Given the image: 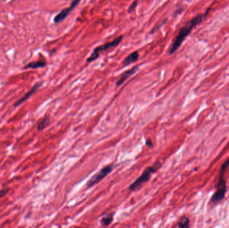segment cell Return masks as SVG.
Instances as JSON below:
<instances>
[{"label": "cell", "mask_w": 229, "mask_h": 228, "mask_svg": "<svg viewBox=\"0 0 229 228\" xmlns=\"http://www.w3.org/2000/svg\"><path fill=\"white\" fill-rule=\"evenodd\" d=\"M211 8L212 6H210L204 14H199L198 15L195 16L190 21H188L184 27H182L179 30L178 35L176 36L174 41H173L171 47H170L169 51L170 55L174 54L179 49V48L181 46L183 41L185 40V39L187 38V36H188L190 34V33L193 30V29L195 28L197 26H198L199 24H200L206 19V18L207 17L208 14H209L210 10H211Z\"/></svg>", "instance_id": "obj_1"}, {"label": "cell", "mask_w": 229, "mask_h": 228, "mask_svg": "<svg viewBox=\"0 0 229 228\" xmlns=\"http://www.w3.org/2000/svg\"><path fill=\"white\" fill-rule=\"evenodd\" d=\"M161 167L162 163L159 161H156L152 166L147 167L145 169V171L143 172V173L141 174V176H139L134 183L131 184L129 186V189L131 191H135L139 187H140L143 183L149 181L151 177V174L155 173Z\"/></svg>", "instance_id": "obj_2"}, {"label": "cell", "mask_w": 229, "mask_h": 228, "mask_svg": "<svg viewBox=\"0 0 229 228\" xmlns=\"http://www.w3.org/2000/svg\"><path fill=\"white\" fill-rule=\"evenodd\" d=\"M123 38V36H118L117 38L114 39L111 41H109V42L106 43L105 44L96 47L94 49V50H93V53L91 54V55L87 59V62H92L96 60L99 57L100 54L103 52L107 51L108 50L118 46L120 44V43L122 41Z\"/></svg>", "instance_id": "obj_3"}, {"label": "cell", "mask_w": 229, "mask_h": 228, "mask_svg": "<svg viewBox=\"0 0 229 228\" xmlns=\"http://www.w3.org/2000/svg\"><path fill=\"white\" fill-rule=\"evenodd\" d=\"M224 173H219V179H218L216 191L211 198V202L216 204L219 203L224 200L226 192V180L224 178Z\"/></svg>", "instance_id": "obj_4"}, {"label": "cell", "mask_w": 229, "mask_h": 228, "mask_svg": "<svg viewBox=\"0 0 229 228\" xmlns=\"http://www.w3.org/2000/svg\"><path fill=\"white\" fill-rule=\"evenodd\" d=\"M113 169V165H109L105 166L103 168L100 170V171L95 174V175H93L92 177L89 179V181L87 182V185L88 187H92L95 186L96 184L99 183L101 180H103L105 177H107V175H109L110 173H111V171Z\"/></svg>", "instance_id": "obj_5"}, {"label": "cell", "mask_w": 229, "mask_h": 228, "mask_svg": "<svg viewBox=\"0 0 229 228\" xmlns=\"http://www.w3.org/2000/svg\"><path fill=\"white\" fill-rule=\"evenodd\" d=\"M80 1L81 0H73L72 3H70L69 7L62 10L59 14H58L55 16V18H54V22L55 24H59V23L62 22V21L65 20L68 17V15L71 13L72 10H74L78 5Z\"/></svg>", "instance_id": "obj_6"}, {"label": "cell", "mask_w": 229, "mask_h": 228, "mask_svg": "<svg viewBox=\"0 0 229 228\" xmlns=\"http://www.w3.org/2000/svg\"><path fill=\"white\" fill-rule=\"evenodd\" d=\"M139 65L135 66L134 67H133L131 69L127 70L125 72H123L121 75L120 78H119V80L116 82V86L119 87L123 84V83L126 81L127 80L129 79L131 76H132L135 73H136V72L138 70Z\"/></svg>", "instance_id": "obj_7"}, {"label": "cell", "mask_w": 229, "mask_h": 228, "mask_svg": "<svg viewBox=\"0 0 229 228\" xmlns=\"http://www.w3.org/2000/svg\"><path fill=\"white\" fill-rule=\"evenodd\" d=\"M42 85V83H37L36 84L34 85V86L33 87V88L31 89V90L29 91L26 93V94H25V95L24 96H22V98H20L19 100H18L17 101H16L14 103V107H18L22 105V103H24L25 101H26L28 99H29L30 98L31 96H32L33 94H34L35 92H36V91L38 90V88H39L40 86Z\"/></svg>", "instance_id": "obj_8"}, {"label": "cell", "mask_w": 229, "mask_h": 228, "mask_svg": "<svg viewBox=\"0 0 229 228\" xmlns=\"http://www.w3.org/2000/svg\"><path fill=\"white\" fill-rule=\"evenodd\" d=\"M139 58V54L138 51H135L134 52L131 53L130 54H129L123 60V61L122 62V64L123 66H127L130 65L131 64L134 63V62H137Z\"/></svg>", "instance_id": "obj_9"}, {"label": "cell", "mask_w": 229, "mask_h": 228, "mask_svg": "<svg viewBox=\"0 0 229 228\" xmlns=\"http://www.w3.org/2000/svg\"><path fill=\"white\" fill-rule=\"evenodd\" d=\"M46 66V62L44 60H39L34 62H31L25 66V69H28V68H31V69H36V68H43L44 66Z\"/></svg>", "instance_id": "obj_10"}, {"label": "cell", "mask_w": 229, "mask_h": 228, "mask_svg": "<svg viewBox=\"0 0 229 228\" xmlns=\"http://www.w3.org/2000/svg\"><path fill=\"white\" fill-rule=\"evenodd\" d=\"M50 123V118L48 117H44L38 123V126H37L38 131H41V130L45 129L49 125Z\"/></svg>", "instance_id": "obj_11"}, {"label": "cell", "mask_w": 229, "mask_h": 228, "mask_svg": "<svg viewBox=\"0 0 229 228\" xmlns=\"http://www.w3.org/2000/svg\"><path fill=\"white\" fill-rule=\"evenodd\" d=\"M113 220V213L107 215V216L103 217V218L101 219V223L103 226H108V225L111 224Z\"/></svg>", "instance_id": "obj_12"}, {"label": "cell", "mask_w": 229, "mask_h": 228, "mask_svg": "<svg viewBox=\"0 0 229 228\" xmlns=\"http://www.w3.org/2000/svg\"><path fill=\"white\" fill-rule=\"evenodd\" d=\"M189 223H190V221H189V219L188 217H183L181 218L180 221L178 222V226L179 227H182V228L189 227V226H190Z\"/></svg>", "instance_id": "obj_13"}, {"label": "cell", "mask_w": 229, "mask_h": 228, "mask_svg": "<svg viewBox=\"0 0 229 228\" xmlns=\"http://www.w3.org/2000/svg\"><path fill=\"white\" fill-rule=\"evenodd\" d=\"M167 20H168V19H165L163 21V22H162L161 23H160V24L155 25V26H154L152 29H151V30L150 31V32H149V33H150L151 34H154V33H155L156 31H157V30H159V29L161 28L162 26H164V25L166 24V22H167Z\"/></svg>", "instance_id": "obj_14"}, {"label": "cell", "mask_w": 229, "mask_h": 228, "mask_svg": "<svg viewBox=\"0 0 229 228\" xmlns=\"http://www.w3.org/2000/svg\"><path fill=\"white\" fill-rule=\"evenodd\" d=\"M137 5H138V0H135L134 1H133V3L131 4L129 7L128 8V13H131V12H132L137 7Z\"/></svg>", "instance_id": "obj_15"}, {"label": "cell", "mask_w": 229, "mask_h": 228, "mask_svg": "<svg viewBox=\"0 0 229 228\" xmlns=\"http://www.w3.org/2000/svg\"><path fill=\"white\" fill-rule=\"evenodd\" d=\"M10 191V188H4L3 189L0 190V198L3 197L4 196H5L8 193V192Z\"/></svg>", "instance_id": "obj_16"}, {"label": "cell", "mask_w": 229, "mask_h": 228, "mask_svg": "<svg viewBox=\"0 0 229 228\" xmlns=\"http://www.w3.org/2000/svg\"><path fill=\"white\" fill-rule=\"evenodd\" d=\"M146 145H147L148 147H151L153 145L152 144V141H151V139H148L146 141Z\"/></svg>", "instance_id": "obj_17"}]
</instances>
